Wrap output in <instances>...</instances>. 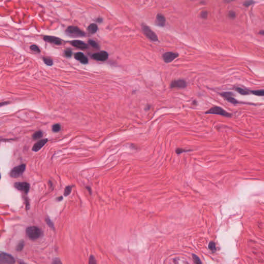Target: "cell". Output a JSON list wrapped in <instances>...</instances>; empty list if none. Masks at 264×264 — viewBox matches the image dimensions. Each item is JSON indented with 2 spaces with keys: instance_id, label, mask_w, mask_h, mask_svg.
I'll return each instance as SVG.
<instances>
[{
  "instance_id": "cell-1",
  "label": "cell",
  "mask_w": 264,
  "mask_h": 264,
  "mask_svg": "<svg viewBox=\"0 0 264 264\" xmlns=\"http://www.w3.org/2000/svg\"><path fill=\"white\" fill-rule=\"evenodd\" d=\"M26 233L27 237L33 241L39 238L42 234L41 230L35 226L28 227L26 230Z\"/></svg>"
},
{
  "instance_id": "cell-26",
  "label": "cell",
  "mask_w": 264,
  "mask_h": 264,
  "mask_svg": "<svg viewBox=\"0 0 264 264\" xmlns=\"http://www.w3.org/2000/svg\"><path fill=\"white\" fill-rule=\"evenodd\" d=\"M190 151V150H186V149H182V148H177L175 150V152L177 154H180L184 152H189Z\"/></svg>"
},
{
  "instance_id": "cell-12",
  "label": "cell",
  "mask_w": 264,
  "mask_h": 264,
  "mask_svg": "<svg viewBox=\"0 0 264 264\" xmlns=\"http://www.w3.org/2000/svg\"><path fill=\"white\" fill-rule=\"evenodd\" d=\"M44 39L46 42H50L56 45H60L62 43V41L60 38L54 36H46L44 37Z\"/></svg>"
},
{
  "instance_id": "cell-19",
  "label": "cell",
  "mask_w": 264,
  "mask_h": 264,
  "mask_svg": "<svg viewBox=\"0 0 264 264\" xmlns=\"http://www.w3.org/2000/svg\"><path fill=\"white\" fill-rule=\"evenodd\" d=\"M251 94L257 96H260V97H263L264 95V90L263 89L251 90Z\"/></svg>"
},
{
  "instance_id": "cell-2",
  "label": "cell",
  "mask_w": 264,
  "mask_h": 264,
  "mask_svg": "<svg viewBox=\"0 0 264 264\" xmlns=\"http://www.w3.org/2000/svg\"><path fill=\"white\" fill-rule=\"evenodd\" d=\"M205 114H214V115H220V116H222L228 118H231L232 117V114L228 113V112L225 111V110L223 109L222 108L220 107L219 106H215L212 107L209 109L208 110H207L205 113Z\"/></svg>"
},
{
  "instance_id": "cell-25",
  "label": "cell",
  "mask_w": 264,
  "mask_h": 264,
  "mask_svg": "<svg viewBox=\"0 0 264 264\" xmlns=\"http://www.w3.org/2000/svg\"><path fill=\"white\" fill-rule=\"evenodd\" d=\"M88 42H89V45L92 46L93 47H94V48L98 49V48L99 47V45H98V44H97V43L95 41L92 40H89L88 41Z\"/></svg>"
},
{
  "instance_id": "cell-35",
  "label": "cell",
  "mask_w": 264,
  "mask_h": 264,
  "mask_svg": "<svg viewBox=\"0 0 264 264\" xmlns=\"http://www.w3.org/2000/svg\"><path fill=\"white\" fill-rule=\"evenodd\" d=\"M46 222H47V224L48 225H49V226H50V227L51 228H53V227H54V226H53V224L52 222L51 221H50V219H49V218H48V219H47L46 220Z\"/></svg>"
},
{
  "instance_id": "cell-22",
  "label": "cell",
  "mask_w": 264,
  "mask_h": 264,
  "mask_svg": "<svg viewBox=\"0 0 264 264\" xmlns=\"http://www.w3.org/2000/svg\"><path fill=\"white\" fill-rule=\"evenodd\" d=\"M208 248L212 252H215L216 251V247L215 242L214 241L210 242L208 244Z\"/></svg>"
},
{
  "instance_id": "cell-37",
  "label": "cell",
  "mask_w": 264,
  "mask_h": 264,
  "mask_svg": "<svg viewBox=\"0 0 264 264\" xmlns=\"http://www.w3.org/2000/svg\"><path fill=\"white\" fill-rule=\"evenodd\" d=\"M234 1H235V0H224V2L226 3H231Z\"/></svg>"
},
{
  "instance_id": "cell-24",
  "label": "cell",
  "mask_w": 264,
  "mask_h": 264,
  "mask_svg": "<svg viewBox=\"0 0 264 264\" xmlns=\"http://www.w3.org/2000/svg\"><path fill=\"white\" fill-rule=\"evenodd\" d=\"M61 126L59 124H55L52 126V131L54 132H58L60 131Z\"/></svg>"
},
{
  "instance_id": "cell-7",
  "label": "cell",
  "mask_w": 264,
  "mask_h": 264,
  "mask_svg": "<svg viewBox=\"0 0 264 264\" xmlns=\"http://www.w3.org/2000/svg\"><path fill=\"white\" fill-rule=\"evenodd\" d=\"M0 263L2 264H12L15 263V260L10 254L5 253H1L0 254Z\"/></svg>"
},
{
  "instance_id": "cell-28",
  "label": "cell",
  "mask_w": 264,
  "mask_h": 264,
  "mask_svg": "<svg viewBox=\"0 0 264 264\" xmlns=\"http://www.w3.org/2000/svg\"><path fill=\"white\" fill-rule=\"evenodd\" d=\"M193 260H194V262L196 263V264H201L202 263V262H201L200 258L196 256L195 255H194V254H193Z\"/></svg>"
},
{
  "instance_id": "cell-33",
  "label": "cell",
  "mask_w": 264,
  "mask_h": 264,
  "mask_svg": "<svg viewBox=\"0 0 264 264\" xmlns=\"http://www.w3.org/2000/svg\"><path fill=\"white\" fill-rule=\"evenodd\" d=\"M89 264H96L97 262L95 261V259L94 258V256L93 255H91L89 258Z\"/></svg>"
},
{
  "instance_id": "cell-41",
  "label": "cell",
  "mask_w": 264,
  "mask_h": 264,
  "mask_svg": "<svg viewBox=\"0 0 264 264\" xmlns=\"http://www.w3.org/2000/svg\"><path fill=\"white\" fill-rule=\"evenodd\" d=\"M1 173H0V179H1Z\"/></svg>"
},
{
  "instance_id": "cell-10",
  "label": "cell",
  "mask_w": 264,
  "mask_h": 264,
  "mask_svg": "<svg viewBox=\"0 0 264 264\" xmlns=\"http://www.w3.org/2000/svg\"><path fill=\"white\" fill-rule=\"evenodd\" d=\"M14 186L18 190L23 191L25 194L28 193L30 188V184L26 182H17L15 184Z\"/></svg>"
},
{
  "instance_id": "cell-6",
  "label": "cell",
  "mask_w": 264,
  "mask_h": 264,
  "mask_svg": "<svg viewBox=\"0 0 264 264\" xmlns=\"http://www.w3.org/2000/svg\"><path fill=\"white\" fill-rule=\"evenodd\" d=\"M187 81L183 79H177L173 80L170 84V88H181L187 87Z\"/></svg>"
},
{
  "instance_id": "cell-31",
  "label": "cell",
  "mask_w": 264,
  "mask_h": 264,
  "mask_svg": "<svg viewBox=\"0 0 264 264\" xmlns=\"http://www.w3.org/2000/svg\"><path fill=\"white\" fill-rule=\"evenodd\" d=\"M72 52L71 50H70L69 49L66 50L65 52V55L67 57H71L72 56Z\"/></svg>"
},
{
  "instance_id": "cell-38",
  "label": "cell",
  "mask_w": 264,
  "mask_h": 264,
  "mask_svg": "<svg viewBox=\"0 0 264 264\" xmlns=\"http://www.w3.org/2000/svg\"><path fill=\"white\" fill-rule=\"evenodd\" d=\"M8 102H2L1 103H0V106H3V105H5V104H8Z\"/></svg>"
},
{
  "instance_id": "cell-20",
  "label": "cell",
  "mask_w": 264,
  "mask_h": 264,
  "mask_svg": "<svg viewBox=\"0 0 264 264\" xmlns=\"http://www.w3.org/2000/svg\"><path fill=\"white\" fill-rule=\"evenodd\" d=\"M42 136H43V133L41 131H39L35 132L33 134L32 136V138L34 140H37V139H38L41 138V137H42Z\"/></svg>"
},
{
  "instance_id": "cell-40",
  "label": "cell",
  "mask_w": 264,
  "mask_h": 264,
  "mask_svg": "<svg viewBox=\"0 0 264 264\" xmlns=\"http://www.w3.org/2000/svg\"><path fill=\"white\" fill-rule=\"evenodd\" d=\"M260 34L261 35H264V31H262L261 32H260Z\"/></svg>"
},
{
  "instance_id": "cell-36",
  "label": "cell",
  "mask_w": 264,
  "mask_h": 264,
  "mask_svg": "<svg viewBox=\"0 0 264 264\" xmlns=\"http://www.w3.org/2000/svg\"><path fill=\"white\" fill-rule=\"evenodd\" d=\"M53 263H54V264H61V262H60V260H59V259H55V260H54Z\"/></svg>"
},
{
  "instance_id": "cell-16",
  "label": "cell",
  "mask_w": 264,
  "mask_h": 264,
  "mask_svg": "<svg viewBox=\"0 0 264 264\" xmlns=\"http://www.w3.org/2000/svg\"><path fill=\"white\" fill-rule=\"evenodd\" d=\"M155 23L156 24L160 26H164L166 23V19L162 14H158L156 17Z\"/></svg>"
},
{
  "instance_id": "cell-3",
  "label": "cell",
  "mask_w": 264,
  "mask_h": 264,
  "mask_svg": "<svg viewBox=\"0 0 264 264\" xmlns=\"http://www.w3.org/2000/svg\"><path fill=\"white\" fill-rule=\"evenodd\" d=\"M66 33L67 35L72 37H83L85 35V33L79 27L74 26H70L67 28Z\"/></svg>"
},
{
  "instance_id": "cell-8",
  "label": "cell",
  "mask_w": 264,
  "mask_h": 264,
  "mask_svg": "<svg viewBox=\"0 0 264 264\" xmlns=\"http://www.w3.org/2000/svg\"><path fill=\"white\" fill-rule=\"evenodd\" d=\"M179 54L173 52H168L162 55V58L167 64L170 63L179 57Z\"/></svg>"
},
{
  "instance_id": "cell-30",
  "label": "cell",
  "mask_w": 264,
  "mask_h": 264,
  "mask_svg": "<svg viewBox=\"0 0 264 264\" xmlns=\"http://www.w3.org/2000/svg\"><path fill=\"white\" fill-rule=\"evenodd\" d=\"M207 15H208V13L206 11H203L202 12H201V13L200 14L201 17L202 18H203V19H206V18H207Z\"/></svg>"
},
{
  "instance_id": "cell-17",
  "label": "cell",
  "mask_w": 264,
  "mask_h": 264,
  "mask_svg": "<svg viewBox=\"0 0 264 264\" xmlns=\"http://www.w3.org/2000/svg\"><path fill=\"white\" fill-rule=\"evenodd\" d=\"M235 91H236L238 93L241 94V95H248L250 94H251V90L245 89V88H242L240 87H235L233 89Z\"/></svg>"
},
{
  "instance_id": "cell-34",
  "label": "cell",
  "mask_w": 264,
  "mask_h": 264,
  "mask_svg": "<svg viewBox=\"0 0 264 264\" xmlns=\"http://www.w3.org/2000/svg\"><path fill=\"white\" fill-rule=\"evenodd\" d=\"M23 246H24V244H23V242H22V243H19V244H18V246L17 247V250L18 251H21V250L23 249Z\"/></svg>"
},
{
  "instance_id": "cell-21",
  "label": "cell",
  "mask_w": 264,
  "mask_h": 264,
  "mask_svg": "<svg viewBox=\"0 0 264 264\" xmlns=\"http://www.w3.org/2000/svg\"><path fill=\"white\" fill-rule=\"evenodd\" d=\"M43 60H44L45 63L47 65V66H52L53 64V61L52 59H51L49 57H43Z\"/></svg>"
},
{
  "instance_id": "cell-13",
  "label": "cell",
  "mask_w": 264,
  "mask_h": 264,
  "mask_svg": "<svg viewBox=\"0 0 264 264\" xmlns=\"http://www.w3.org/2000/svg\"><path fill=\"white\" fill-rule=\"evenodd\" d=\"M47 141L48 140L47 139H42L37 141L35 145L33 146V148H32V150L34 152H37L38 151H39L47 143Z\"/></svg>"
},
{
  "instance_id": "cell-23",
  "label": "cell",
  "mask_w": 264,
  "mask_h": 264,
  "mask_svg": "<svg viewBox=\"0 0 264 264\" xmlns=\"http://www.w3.org/2000/svg\"><path fill=\"white\" fill-rule=\"evenodd\" d=\"M72 186H68L66 187L64 191V195L65 196H68L70 194L72 191Z\"/></svg>"
},
{
  "instance_id": "cell-9",
  "label": "cell",
  "mask_w": 264,
  "mask_h": 264,
  "mask_svg": "<svg viewBox=\"0 0 264 264\" xmlns=\"http://www.w3.org/2000/svg\"><path fill=\"white\" fill-rule=\"evenodd\" d=\"M220 94L221 96H222L224 99L228 101V102L234 105L240 103V102H239L237 100L234 98V94H233L231 92H223L220 93Z\"/></svg>"
},
{
  "instance_id": "cell-5",
  "label": "cell",
  "mask_w": 264,
  "mask_h": 264,
  "mask_svg": "<svg viewBox=\"0 0 264 264\" xmlns=\"http://www.w3.org/2000/svg\"><path fill=\"white\" fill-rule=\"evenodd\" d=\"M26 168L25 164H22L13 168L10 172V176L13 178H17L20 176L24 172Z\"/></svg>"
},
{
  "instance_id": "cell-11",
  "label": "cell",
  "mask_w": 264,
  "mask_h": 264,
  "mask_svg": "<svg viewBox=\"0 0 264 264\" xmlns=\"http://www.w3.org/2000/svg\"><path fill=\"white\" fill-rule=\"evenodd\" d=\"M92 58L98 61H105L108 59V54L106 52L101 51L97 53H94L92 55Z\"/></svg>"
},
{
  "instance_id": "cell-4",
  "label": "cell",
  "mask_w": 264,
  "mask_h": 264,
  "mask_svg": "<svg viewBox=\"0 0 264 264\" xmlns=\"http://www.w3.org/2000/svg\"><path fill=\"white\" fill-rule=\"evenodd\" d=\"M142 30L145 35L153 41H157L158 40V37L156 34L153 32L151 28L146 25H142Z\"/></svg>"
},
{
  "instance_id": "cell-15",
  "label": "cell",
  "mask_w": 264,
  "mask_h": 264,
  "mask_svg": "<svg viewBox=\"0 0 264 264\" xmlns=\"http://www.w3.org/2000/svg\"><path fill=\"white\" fill-rule=\"evenodd\" d=\"M71 44L73 46L79 48L80 49H86L88 48V46L87 44H86L84 42L81 41L80 40H73L71 42Z\"/></svg>"
},
{
  "instance_id": "cell-18",
  "label": "cell",
  "mask_w": 264,
  "mask_h": 264,
  "mask_svg": "<svg viewBox=\"0 0 264 264\" xmlns=\"http://www.w3.org/2000/svg\"><path fill=\"white\" fill-rule=\"evenodd\" d=\"M88 32L90 34H94L97 32L98 30V26L97 24H95L94 23L91 24L87 28Z\"/></svg>"
},
{
  "instance_id": "cell-39",
  "label": "cell",
  "mask_w": 264,
  "mask_h": 264,
  "mask_svg": "<svg viewBox=\"0 0 264 264\" xmlns=\"http://www.w3.org/2000/svg\"><path fill=\"white\" fill-rule=\"evenodd\" d=\"M102 19L101 18H98V19H97V21H98V22H101L102 21Z\"/></svg>"
},
{
  "instance_id": "cell-29",
  "label": "cell",
  "mask_w": 264,
  "mask_h": 264,
  "mask_svg": "<svg viewBox=\"0 0 264 264\" xmlns=\"http://www.w3.org/2000/svg\"><path fill=\"white\" fill-rule=\"evenodd\" d=\"M254 3V2L252 0H249V1H247L244 2L243 5L246 7H249L250 5H251L253 4Z\"/></svg>"
},
{
  "instance_id": "cell-14",
  "label": "cell",
  "mask_w": 264,
  "mask_h": 264,
  "mask_svg": "<svg viewBox=\"0 0 264 264\" xmlns=\"http://www.w3.org/2000/svg\"><path fill=\"white\" fill-rule=\"evenodd\" d=\"M74 57L75 58L80 61L81 64H87L88 62V59L87 57H86L83 53L81 52H78L74 54Z\"/></svg>"
},
{
  "instance_id": "cell-27",
  "label": "cell",
  "mask_w": 264,
  "mask_h": 264,
  "mask_svg": "<svg viewBox=\"0 0 264 264\" xmlns=\"http://www.w3.org/2000/svg\"><path fill=\"white\" fill-rule=\"evenodd\" d=\"M30 49L33 51H34L35 52H37V53H40V50L39 49V48L38 47V46H37L36 45H32L30 46Z\"/></svg>"
},
{
  "instance_id": "cell-32",
  "label": "cell",
  "mask_w": 264,
  "mask_h": 264,
  "mask_svg": "<svg viewBox=\"0 0 264 264\" xmlns=\"http://www.w3.org/2000/svg\"><path fill=\"white\" fill-rule=\"evenodd\" d=\"M229 16L230 18H232V19L235 18V17H236V13H235V11H230L229 13Z\"/></svg>"
}]
</instances>
